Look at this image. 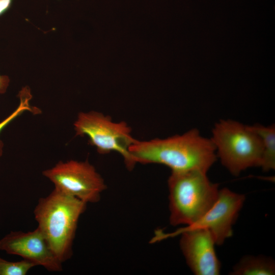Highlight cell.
Instances as JSON below:
<instances>
[{"mask_svg": "<svg viewBox=\"0 0 275 275\" xmlns=\"http://www.w3.org/2000/svg\"><path fill=\"white\" fill-rule=\"evenodd\" d=\"M275 264L272 259L261 256H245L234 266L232 275H273Z\"/></svg>", "mask_w": 275, "mask_h": 275, "instance_id": "8fae6325", "label": "cell"}, {"mask_svg": "<svg viewBox=\"0 0 275 275\" xmlns=\"http://www.w3.org/2000/svg\"><path fill=\"white\" fill-rule=\"evenodd\" d=\"M13 0H0V15L10 7Z\"/></svg>", "mask_w": 275, "mask_h": 275, "instance_id": "9a60e30c", "label": "cell"}, {"mask_svg": "<svg viewBox=\"0 0 275 275\" xmlns=\"http://www.w3.org/2000/svg\"><path fill=\"white\" fill-rule=\"evenodd\" d=\"M20 102L16 109L8 117L0 122V132L3 129L17 116L25 111H29L33 114H39V109L32 107L30 104V101L32 98L30 89L25 87L21 90L18 94ZM3 142L0 140V157L3 153Z\"/></svg>", "mask_w": 275, "mask_h": 275, "instance_id": "7c38bea8", "label": "cell"}, {"mask_svg": "<svg viewBox=\"0 0 275 275\" xmlns=\"http://www.w3.org/2000/svg\"><path fill=\"white\" fill-rule=\"evenodd\" d=\"M87 204L56 189L40 198L34 210L37 228L62 263L73 255L78 222Z\"/></svg>", "mask_w": 275, "mask_h": 275, "instance_id": "7a4b0ae2", "label": "cell"}, {"mask_svg": "<svg viewBox=\"0 0 275 275\" xmlns=\"http://www.w3.org/2000/svg\"><path fill=\"white\" fill-rule=\"evenodd\" d=\"M36 265L27 260L9 261L0 257V275H26Z\"/></svg>", "mask_w": 275, "mask_h": 275, "instance_id": "4fadbf2b", "label": "cell"}, {"mask_svg": "<svg viewBox=\"0 0 275 275\" xmlns=\"http://www.w3.org/2000/svg\"><path fill=\"white\" fill-rule=\"evenodd\" d=\"M213 143L224 167L234 176L251 167H260L262 145L250 125L232 120H221L212 129Z\"/></svg>", "mask_w": 275, "mask_h": 275, "instance_id": "277c9868", "label": "cell"}, {"mask_svg": "<svg viewBox=\"0 0 275 275\" xmlns=\"http://www.w3.org/2000/svg\"><path fill=\"white\" fill-rule=\"evenodd\" d=\"M260 136L262 145V154L260 167L264 172L275 169V126L260 124L250 125Z\"/></svg>", "mask_w": 275, "mask_h": 275, "instance_id": "30bf717a", "label": "cell"}, {"mask_svg": "<svg viewBox=\"0 0 275 275\" xmlns=\"http://www.w3.org/2000/svg\"><path fill=\"white\" fill-rule=\"evenodd\" d=\"M75 135L87 136L89 143L100 154L116 152L122 156L126 167L132 169L136 164L129 152V147L136 140L131 129L124 121L115 122L101 113L81 112L74 123Z\"/></svg>", "mask_w": 275, "mask_h": 275, "instance_id": "5b68a950", "label": "cell"}, {"mask_svg": "<svg viewBox=\"0 0 275 275\" xmlns=\"http://www.w3.org/2000/svg\"><path fill=\"white\" fill-rule=\"evenodd\" d=\"M245 198L227 188L219 190L217 199L209 210L197 222L184 228H203L211 234L215 244L222 245L232 236L236 222Z\"/></svg>", "mask_w": 275, "mask_h": 275, "instance_id": "52a82bcc", "label": "cell"}, {"mask_svg": "<svg viewBox=\"0 0 275 275\" xmlns=\"http://www.w3.org/2000/svg\"><path fill=\"white\" fill-rule=\"evenodd\" d=\"M42 174L54 188L87 204L98 202L106 187L101 176L87 160L60 161Z\"/></svg>", "mask_w": 275, "mask_h": 275, "instance_id": "8992f818", "label": "cell"}, {"mask_svg": "<svg viewBox=\"0 0 275 275\" xmlns=\"http://www.w3.org/2000/svg\"><path fill=\"white\" fill-rule=\"evenodd\" d=\"M129 152L135 163L161 164L171 171L207 172L217 159L211 139L203 136L196 128L166 139L136 140Z\"/></svg>", "mask_w": 275, "mask_h": 275, "instance_id": "6da1fadb", "label": "cell"}, {"mask_svg": "<svg viewBox=\"0 0 275 275\" xmlns=\"http://www.w3.org/2000/svg\"><path fill=\"white\" fill-rule=\"evenodd\" d=\"M180 247L187 265L196 275H218L221 263L215 250V243L210 234L203 228L180 229Z\"/></svg>", "mask_w": 275, "mask_h": 275, "instance_id": "9c48e42d", "label": "cell"}, {"mask_svg": "<svg viewBox=\"0 0 275 275\" xmlns=\"http://www.w3.org/2000/svg\"><path fill=\"white\" fill-rule=\"evenodd\" d=\"M170 222L173 226H190L212 206L218 186L200 170L172 171L168 180Z\"/></svg>", "mask_w": 275, "mask_h": 275, "instance_id": "3957f363", "label": "cell"}, {"mask_svg": "<svg viewBox=\"0 0 275 275\" xmlns=\"http://www.w3.org/2000/svg\"><path fill=\"white\" fill-rule=\"evenodd\" d=\"M10 82V78L6 75L0 74V93L6 92Z\"/></svg>", "mask_w": 275, "mask_h": 275, "instance_id": "5bb4252c", "label": "cell"}, {"mask_svg": "<svg viewBox=\"0 0 275 275\" xmlns=\"http://www.w3.org/2000/svg\"><path fill=\"white\" fill-rule=\"evenodd\" d=\"M0 251L20 256L50 272L63 270L62 263L51 250L40 230L11 231L0 239Z\"/></svg>", "mask_w": 275, "mask_h": 275, "instance_id": "ba28073f", "label": "cell"}]
</instances>
